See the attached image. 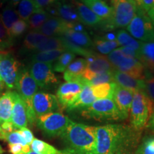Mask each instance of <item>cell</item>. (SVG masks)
Returning a JSON list of instances; mask_svg holds the SVG:
<instances>
[{"instance_id":"6da1fadb","label":"cell","mask_w":154,"mask_h":154,"mask_svg":"<svg viewBox=\"0 0 154 154\" xmlns=\"http://www.w3.org/2000/svg\"><path fill=\"white\" fill-rule=\"evenodd\" d=\"M96 154H122L131 141V128L118 124L96 127Z\"/></svg>"},{"instance_id":"7a4b0ae2","label":"cell","mask_w":154,"mask_h":154,"mask_svg":"<svg viewBox=\"0 0 154 154\" xmlns=\"http://www.w3.org/2000/svg\"><path fill=\"white\" fill-rule=\"evenodd\" d=\"M61 136L66 144L65 154H96V127L72 121Z\"/></svg>"},{"instance_id":"3957f363","label":"cell","mask_w":154,"mask_h":154,"mask_svg":"<svg viewBox=\"0 0 154 154\" xmlns=\"http://www.w3.org/2000/svg\"><path fill=\"white\" fill-rule=\"evenodd\" d=\"M79 23L72 24L66 31L59 37L62 41L63 46L67 51L84 56L86 59L95 56V54L90 48L94 46L91 38L87 32L79 27Z\"/></svg>"},{"instance_id":"277c9868","label":"cell","mask_w":154,"mask_h":154,"mask_svg":"<svg viewBox=\"0 0 154 154\" xmlns=\"http://www.w3.org/2000/svg\"><path fill=\"white\" fill-rule=\"evenodd\" d=\"M111 16L104 22V28L109 30L127 27L136 14L138 5L135 0H111Z\"/></svg>"},{"instance_id":"5b68a950","label":"cell","mask_w":154,"mask_h":154,"mask_svg":"<svg viewBox=\"0 0 154 154\" xmlns=\"http://www.w3.org/2000/svg\"><path fill=\"white\" fill-rule=\"evenodd\" d=\"M131 124L135 130L147 125L154 112V103L144 91H135L130 109Z\"/></svg>"},{"instance_id":"8992f818","label":"cell","mask_w":154,"mask_h":154,"mask_svg":"<svg viewBox=\"0 0 154 154\" xmlns=\"http://www.w3.org/2000/svg\"><path fill=\"white\" fill-rule=\"evenodd\" d=\"M38 85L31 75L29 71L25 68H22L19 72L17 80L16 89L18 94L22 98L26 105L28 114V121L32 124L36 119V116L33 109V98L38 90Z\"/></svg>"},{"instance_id":"52a82bcc","label":"cell","mask_w":154,"mask_h":154,"mask_svg":"<svg viewBox=\"0 0 154 154\" xmlns=\"http://www.w3.org/2000/svg\"><path fill=\"white\" fill-rule=\"evenodd\" d=\"M107 57L116 70L138 79L145 80V67L139 60L125 55L119 49L113 50Z\"/></svg>"},{"instance_id":"ba28073f","label":"cell","mask_w":154,"mask_h":154,"mask_svg":"<svg viewBox=\"0 0 154 154\" xmlns=\"http://www.w3.org/2000/svg\"><path fill=\"white\" fill-rule=\"evenodd\" d=\"M82 114L86 118L98 121L122 120L118 108L112 99L96 100L83 109Z\"/></svg>"},{"instance_id":"9c48e42d","label":"cell","mask_w":154,"mask_h":154,"mask_svg":"<svg viewBox=\"0 0 154 154\" xmlns=\"http://www.w3.org/2000/svg\"><path fill=\"white\" fill-rule=\"evenodd\" d=\"M127 30L134 38L143 42H154V26L145 11L137 7L134 18L127 26Z\"/></svg>"},{"instance_id":"30bf717a","label":"cell","mask_w":154,"mask_h":154,"mask_svg":"<svg viewBox=\"0 0 154 154\" xmlns=\"http://www.w3.org/2000/svg\"><path fill=\"white\" fill-rule=\"evenodd\" d=\"M38 128L49 136H61L70 124L66 116L59 112H52L36 117Z\"/></svg>"},{"instance_id":"8fae6325","label":"cell","mask_w":154,"mask_h":154,"mask_svg":"<svg viewBox=\"0 0 154 154\" xmlns=\"http://www.w3.org/2000/svg\"><path fill=\"white\" fill-rule=\"evenodd\" d=\"M20 63L11 54H5L0 63V79L9 89L17 88Z\"/></svg>"},{"instance_id":"7c38bea8","label":"cell","mask_w":154,"mask_h":154,"mask_svg":"<svg viewBox=\"0 0 154 154\" xmlns=\"http://www.w3.org/2000/svg\"><path fill=\"white\" fill-rule=\"evenodd\" d=\"M29 71L38 86L41 88L48 87L58 82L52 64L50 63L32 62Z\"/></svg>"},{"instance_id":"4fadbf2b","label":"cell","mask_w":154,"mask_h":154,"mask_svg":"<svg viewBox=\"0 0 154 154\" xmlns=\"http://www.w3.org/2000/svg\"><path fill=\"white\" fill-rule=\"evenodd\" d=\"M32 103L36 117L52 113L59 109V101L57 96L45 92H36Z\"/></svg>"},{"instance_id":"5bb4252c","label":"cell","mask_w":154,"mask_h":154,"mask_svg":"<svg viewBox=\"0 0 154 154\" xmlns=\"http://www.w3.org/2000/svg\"><path fill=\"white\" fill-rule=\"evenodd\" d=\"M84 86V84L81 83L67 82L63 83L57 90L58 101L63 107L69 108L78 99Z\"/></svg>"},{"instance_id":"9a60e30c","label":"cell","mask_w":154,"mask_h":154,"mask_svg":"<svg viewBox=\"0 0 154 154\" xmlns=\"http://www.w3.org/2000/svg\"><path fill=\"white\" fill-rule=\"evenodd\" d=\"M87 66L83 76L86 81L91 79L93 75L99 73L113 72L114 67L111 64L107 57L99 54H96L94 57L86 59Z\"/></svg>"},{"instance_id":"2e32d148","label":"cell","mask_w":154,"mask_h":154,"mask_svg":"<svg viewBox=\"0 0 154 154\" xmlns=\"http://www.w3.org/2000/svg\"><path fill=\"white\" fill-rule=\"evenodd\" d=\"M134 91L121 87L116 84L113 91V100L118 108L122 120L128 118L134 98Z\"/></svg>"},{"instance_id":"e0dca14e","label":"cell","mask_w":154,"mask_h":154,"mask_svg":"<svg viewBox=\"0 0 154 154\" xmlns=\"http://www.w3.org/2000/svg\"><path fill=\"white\" fill-rule=\"evenodd\" d=\"M87 66V61L79 58L72 61L63 74V78L67 82H77L86 85V80L83 76Z\"/></svg>"},{"instance_id":"ac0fdd59","label":"cell","mask_w":154,"mask_h":154,"mask_svg":"<svg viewBox=\"0 0 154 154\" xmlns=\"http://www.w3.org/2000/svg\"><path fill=\"white\" fill-rule=\"evenodd\" d=\"M11 121L16 129L17 128L20 129L22 128H25L27 126L29 123L26 105L20 96L17 92L14 96V103Z\"/></svg>"},{"instance_id":"d6986e66","label":"cell","mask_w":154,"mask_h":154,"mask_svg":"<svg viewBox=\"0 0 154 154\" xmlns=\"http://www.w3.org/2000/svg\"><path fill=\"white\" fill-rule=\"evenodd\" d=\"M71 24H72L64 22L59 17H51L42 25L38 32L48 37L55 36L56 35L60 36L70 26Z\"/></svg>"},{"instance_id":"ffe728a7","label":"cell","mask_w":154,"mask_h":154,"mask_svg":"<svg viewBox=\"0 0 154 154\" xmlns=\"http://www.w3.org/2000/svg\"><path fill=\"white\" fill-rule=\"evenodd\" d=\"M113 79L114 82L119 86L134 92L144 91L145 89V80L134 78L128 74L116 69L113 72Z\"/></svg>"},{"instance_id":"44dd1931","label":"cell","mask_w":154,"mask_h":154,"mask_svg":"<svg viewBox=\"0 0 154 154\" xmlns=\"http://www.w3.org/2000/svg\"><path fill=\"white\" fill-rule=\"evenodd\" d=\"M56 7L57 17H60L64 22L69 24H77L81 22L79 15L74 5L62 1L56 3Z\"/></svg>"},{"instance_id":"7402d4cb","label":"cell","mask_w":154,"mask_h":154,"mask_svg":"<svg viewBox=\"0 0 154 154\" xmlns=\"http://www.w3.org/2000/svg\"><path fill=\"white\" fill-rule=\"evenodd\" d=\"M16 92L7 91L0 96V125L11 121Z\"/></svg>"},{"instance_id":"603a6c76","label":"cell","mask_w":154,"mask_h":154,"mask_svg":"<svg viewBox=\"0 0 154 154\" xmlns=\"http://www.w3.org/2000/svg\"><path fill=\"white\" fill-rule=\"evenodd\" d=\"M74 5L79 15L81 22L90 26H95L101 24L103 19L98 17L82 2L74 1Z\"/></svg>"},{"instance_id":"cb8c5ba5","label":"cell","mask_w":154,"mask_h":154,"mask_svg":"<svg viewBox=\"0 0 154 154\" xmlns=\"http://www.w3.org/2000/svg\"><path fill=\"white\" fill-rule=\"evenodd\" d=\"M97 99L94 95L93 89H92L91 86L85 85L83 88V90L79 96L78 99L76 101L71 105L67 109L69 110H74L76 109H85L86 107L88 106L94 101H96Z\"/></svg>"},{"instance_id":"d4e9b609","label":"cell","mask_w":154,"mask_h":154,"mask_svg":"<svg viewBox=\"0 0 154 154\" xmlns=\"http://www.w3.org/2000/svg\"><path fill=\"white\" fill-rule=\"evenodd\" d=\"M98 17L106 20L111 14V7L103 0H81Z\"/></svg>"},{"instance_id":"484cf974","label":"cell","mask_w":154,"mask_h":154,"mask_svg":"<svg viewBox=\"0 0 154 154\" xmlns=\"http://www.w3.org/2000/svg\"><path fill=\"white\" fill-rule=\"evenodd\" d=\"M139 61L144 67L154 74V42L142 43Z\"/></svg>"},{"instance_id":"4316f807","label":"cell","mask_w":154,"mask_h":154,"mask_svg":"<svg viewBox=\"0 0 154 154\" xmlns=\"http://www.w3.org/2000/svg\"><path fill=\"white\" fill-rule=\"evenodd\" d=\"M0 19L6 30L10 35L11 28L20 18H19L17 11L14 9V5L11 4V5L5 6V8L2 9L0 14Z\"/></svg>"},{"instance_id":"83f0119b","label":"cell","mask_w":154,"mask_h":154,"mask_svg":"<svg viewBox=\"0 0 154 154\" xmlns=\"http://www.w3.org/2000/svg\"><path fill=\"white\" fill-rule=\"evenodd\" d=\"M48 36L44 35L38 31H32L25 36L23 42L22 51L25 52L34 51L36 48Z\"/></svg>"},{"instance_id":"f1b7e54d","label":"cell","mask_w":154,"mask_h":154,"mask_svg":"<svg viewBox=\"0 0 154 154\" xmlns=\"http://www.w3.org/2000/svg\"><path fill=\"white\" fill-rule=\"evenodd\" d=\"M38 9H38L35 0H22L17 5V11L19 18L28 22L31 16Z\"/></svg>"},{"instance_id":"f546056e","label":"cell","mask_w":154,"mask_h":154,"mask_svg":"<svg viewBox=\"0 0 154 154\" xmlns=\"http://www.w3.org/2000/svg\"><path fill=\"white\" fill-rule=\"evenodd\" d=\"M66 51L65 49L52 50V51H41V52L34 53L31 59L32 62H44V63H53L57 61L59 57Z\"/></svg>"},{"instance_id":"4dcf8cb0","label":"cell","mask_w":154,"mask_h":154,"mask_svg":"<svg viewBox=\"0 0 154 154\" xmlns=\"http://www.w3.org/2000/svg\"><path fill=\"white\" fill-rule=\"evenodd\" d=\"M116 40L121 47H128L136 50H140L143 42L138 41L125 30H119L116 34Z\"/></svg>"},{"instance_id":"1f68e13d","label":"cell","mask_w":154,"mask_h":154,"mask_svg":"<svg viewBox=\"0 0 154 154\" xmlns=\"http://www.w3.org/2000/svg\"><path fill=\"white\" fill-rule=\"evenodd\" d=\"M65 49L64 46L61 39L57 36H50L44 40L34 51V53L41 52V51H52V50Z\"/></svg>"},{"instance_id":"d6a6232c","label":"cell","mask_w":154,"mask_h":154,"mask_svg":"<svg viewBox=\"0 0 154 154\" xmlns=\"http://www.w3.org/2000/svg\"><path fill=\"white\" fill-rule=\"evenodd\" d=\"M30 146L32 151L38 154H65L63 151H59L53 146L37 138H34Z\"/></svg>"},{"instance_id":"836d02e7","label":"cell","mask_w":154,"mask_h":154,"mask_svg":"<svg viewBox=\"0 0 154 154\" xmlns=\"http://www.w3.org/2000/svg\"><path fill=\"white\" fill-rule=\"evenodd\" d=\"M51 17L45 9H38L28 20L29 26L33 31H38Z\"/></svg>"},{"instance_id":"e575fe53","label":"cell","mask_w":154,"mask_h":154,"mask_svg":"<svg viewBox=\"0 0 154 154\" xmlns=\"http://www.w3.org/2000/svg\"><path fill=\"white\" fill-rule=\"evenodd\" d=\"M119 43L116 39L111 40L106 38H95L94 47L102 54H109L116 48L119 47Z\"/></svg>"},{"instance_id":"d590c367","label":"cell","mask_w":154,"mask_h":154,"mask_svg":"<svg viewBox=\"0 0 154 154\" xmlns=\"http://www.w3.org/2000/svg\"><path fill=\"white\" fill-rule=\"evenodd\" d=\"M75 57H76V54L72 52V51H64L59 57V59L57 60V62L55 63L54 66H53L54 72L59 73L64 72L67 69V67L70 65V63L74 60Z\"/></svg>"},{"instance_id":"8d00e7d4","label":"cell","mask_w":154,"mask_h":154,"mask_svg":"<svg viewBox=\"0 0 154 154\" xmlns=\"http://www.w3.org/2000/svg\"><path fill=\"white\" fill-rule=\"evenodd\" d=\"M114 71H113V72H114ZM113 72H103L99 73V74H94L91 77L90 79L86 81V85L97 86L100 85V84H109V83L114 82Z\"/></svg>"},{"instance_id":"74e56055","label":"cell","mask_w":154,"mask_h":154,"mask_svg":"<svg viewBox=\"0 0 154 154\" xmlns=\"http://www.w3.org/2000/svg\"><path fill=\"white\" fill-rule=\"evenodd\" d=\"M13 40L14 38L9 35L6 30L0 19V51L11 47L13 44Z\"/></svg>"},{"instance_id":"f35d334b","label":"cell","mask_w":154,"mask_h":154,"mask_svg":"<svg viewBox=\"0 0 154 154\" xmlns=\"http://www.w3.org/2000/svg\"><path fill=\"white\" fill-rule=\"evenodd\" d=\"M29 28L28 22L19 19L14 24L10 32V36L13 38L22 35Z\"/></svg>"},{"instance_id":"ab89813d","label":"cell","mask_w":154,"mask_h":154,"mask_svg":"<svg viewBox=\"0 0 154 154\" xmlns=\"http://www.w3.org/2000/svg\"><path fill=\"white\" fill-rule=\"evenodd\" d=\"M5 140H7L9 144H21L24 146L27 145L26 140L23 138L19 130H14L10 133L5 134Z\"/></svg>"},{"instance_id":"60d3db41","label":"cell","mask_w":154,"mask_h":154,"mask_svg":"<svg viewBox=\"0 0 154 154\" xmlns=\"http://www.w3.org/2000/svg\"><path fill=\"white\" fill-rule=\"evenodd\" d=\"M145 93L154 103V76L149 74V76L145 79Z\"/></svg>"},{"instance_id":"b9f144b4","label":"cell","mask_w":154,"mask_h":154,"mask_svg":"<svg viewBox=\"0 0 154 154\" xmlns=\"http://www.w3.org/2000/svg\"><path fill=\"white\" fill-rule=\"evenodd\" d=\"M140 154H154V138L144 141L138 149Z\"/></svg>"},{"instance_id":"7bdbcfd3","label":"cell","mask_w":154,"mask_h":154,"mask_svg":"<svg viewBox=\"0 0 154 154\" xmlns=\"http://www.w3.org/2000/svg\"><path fill=\"white\" fill-rule=\"evenodd\" d=\"M31 150L29 145L24 146L21 144H9V151L11 154H26Z\"/></svg>"},{"instance_id":"ee69618b","label":"cell","mask_w":154,"mask_h":154,"mask_svg":"<svg viewBox=\"0 0 154 154\" xmlns=\"http://www.w3.org/2000/svg\"><path fill=\"white\" fill-rule=\"evenodd\" d=\"M119 49L121 52L124 54L125 55L128 56V57H133L134 58V59H138V60H139L140 50H136L133 49V48L128 47H121L120 48H119Z\"/></svg>"},{"instance_id":"f6af8a7d","label":"cell","mask_w":154,"mask_h":154,"mask_svg":"<svg viewBox=\"0 0 154 154\" xmlns=\"http://www.w3.org/2000/svg\"><path fill=\"white\" fill-rule=\"evenodd\" d=\"M138 7L148 13L154 5V0H135Z\"/></svg>"},{"instance_id":"bcb514c9","label":"cell","mask_w":154,"mask_h":154,"mask_svg":"<svg viewBox=\"0 0 154 154\" xmlns=\"http://www.w3.org/2000/svg\"><path fill=\"white\" fill-rule=\"evenodd\" d=\"M19 131L20 132V134H22L23 138H24V140H26L27 145H31L32 142L33 141L34 139V135L32 134V131L29 129V128L25 127V128H22L20 129H19Z\"/></svg>"},{"instance_id":"7dc6e473","label":"cell","mask_w":154,"mask_h":154,"mask_svg":"<svg viewBox=\"0 0 154 154\" xmlns=\"http://www.w3.org/2000/svg\"><path fill=\"white\" fill-rule=\"evenodd\" d=\"M35 2L38 9H45L50 6L55 5L58 2V0H35Z\"/></svg>"},{"instance_id":"c3c4849f","label":"cell","mask_w":154,"mask_h":154,"mask_svg":"<svg viewBox=\"0 0 154 154\" xmlns=\"http://www.w3.org/2000/svg\"><path fill=\"white\" fill-rule=\"evenodd\" d=\"M0 126H1L3 131L5 132V134L10 133L11 131H14V129H16V128H14V125L11 123V121H7V122L3 123V124L0 125Z\"/></svg>"},{"instance_id":"681fc988","label":"cell","mask_w":154,"mask_h":154,"mask_svg":"<svg viewBox=\"0 0 154 154\" xmlns=\"http://www.w3.org/2000/svg\"><path fill=\"white\" fill-rule=\"evenodd\" d=\"M147 14H148V15H149V18L151 19V22H152V23H153V26H154V5L153 6V7L151 9V10H150L149 12L147 13Z\"/></svg>"},{"instance_id":"f907efd6","label":"cell","mask_w":154,"mask_h":154,"mask_svg":"<svg viewBox=\"0 0 154 154\" xmlns=\"http://www.w3.org/2000/svg\"><path fill=\"white\" fill-rule=\"evenodd\" d=\"M149 126L151 127L152 129L154 130V112L152 115L151 119L149 121Z\"/></svg>"},{"instance_id":"816d5d0a","label":"cell","mask_w":154,"mask_h":154,"mask_svg":"<svg viewBox=\"0 0 154 154\" xmlns=\"http://www.w3.org/2000/svg\"><path fill=\"white\" fill-rule=\"evenodd\" d=\"M5 132L3 131L2 129L1 126H0V139H1V140H5Z\"/></svg>"},{"instance_id":"f5cc1de1","label":"cell","mask_w":154,"mask_h":154,"mask_svg":"<svg viewBox=\"0 0 154 154\" xmlns=\"http://www.w3.org/2000/svg\"><path fill=\"white\" fill-rule=\"evenodd\" d=\"M9 2H11V4L12 5H14V6H16V5H18V4L21 1H22V0H9Z\"/></svg>"},{"instance_id":"db71d44e","label":"cell","mask_w":154,"mask_h":154,"mask_svg":"<svg viewBox=\"0 0 154 154\" xmlns=\"http://www.w3.org/2000/svg\"><path fill=\"white\" fill-rule=\"evenodd\" d=\"M4 88H5V84H4V82L2 81L1 79H0V94H1L2 91L4 90Z\"/></svg>"},{"instance_id":"11a10c76","label":"cell","mask_w":154,"mask_h":154,"mask_svg":"<svg viewBox=\"0 0 154 154\" xmlns=\"http://www.w3.org/2000/svg\"><path fill=\"white\" fill-rule=\"evenodd\" d=\"M4 55H5V54H1V53H0V63H1L2 59V58H3V57H4Z\"/></svg>"},{"instance_id":"9f6ffc18","label":"cell","mask_w":154,"mask_h":154,"mask_svg":"<svg viewBox=\"0 0 154 154\" xmlns=\"http://www.w3.org/2000/svg\"><path fill=\"white\" fill-rule=\"evenodd\" d=\"M3 152H4V150L2 149V148L1 145H0V154L3 153Z\"/></svg>"},{"instance_id":"6f0895ef","label":"cell","mask_w":154,"mask_h":154,"mask_svg":"<svg viewBox=\"0 0 154 154\" xmlns=\"http://www.w3.org/2000/svg\"><path fill=\"white\" fill-rule=\"evenodd\" d=\"M26 154H38V153H35V152H34V151H31L30 152H29L28 153H26Z\"/></svg>"},{"instance_id":"680465c9","label":"cell","mask_w":154,"mask_h":154,"mask_svg":"<svg viewBox=\"0 0 154 154\" xmlns=\"http://www.w3.org/2000/svg\"><path fill=\"white\" fill-rule=\"evenodd\" d=\"M131 154H140V152L138 151V150L137 149V151H136V152H135V153H131Z\"/></svg>"}]
</instances>
